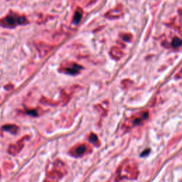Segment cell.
Here are the masks:
<instances>
[{"instance_id": "4", "label": "cell", "mask_w": 182, "mask_h": 182, "mask_svg": "<svg viewBox=\"0 0 182 182\" xmlns=\"http://www.w3.org/2000/svg\"><path fill=\"white\" fill-rule=\"evenodd\" d=\"M86 150H87V147L85 144H81V145H78L74 147L71 150V154L73 156H80L83 155L85 153Z\"/></svg>"}, {"instance_id": "9", "label": "cell", "mask_w": 182, "mask_h": 182, "mask_svg": "<svg viewBox=\"0 0 182 182\" xmlns=\"http://www.w3.org/2000/svg\"><path fill=\"white\" fill-rule=\"evenodd\" d=\"M90 140L92 142V143H95V142L98 141V138H97L95 134H91L90 136Z\"/></svg>"}, {"instance_id": "5", "label": "cell", "mask_w": 182, "mask_h": 182, "mask_svg": "<svg viewBox=\"0 0 182 182\" xmlns=\"http://www.w3.org/2000/svg\"><path fill=\"white\" fill-rule=\"evenodd\" d=\"M23 146V143L21 142V141H20L18 142V144H14V145H11L9 149V152L10 154H17V153L20 152Z\"/></svg>"}, {"instance_id": "1", "label": "cell", "mask_w": 182, "mask_h": 182, "mask_svg": "<svg viewBox=\"0 0 182 182\" xmlns=\"http://www.w3.org/2000/svg\"><path fill=\"white\" fill-rule=\"evenodd\" d=\"M27 20L24 17L14 12H10L0 20V24L7 28H14L19 25L25 24Z\"/></svg>"}, {"instance_id": "7", "label": "cell", "mask_w": 182, "mask_h": 182, "mask_svg": "<svg viewBox=\"0 0 182 182\" xmlns=\"http://www.w3.org/2000/svg\"><path fill=\"white\" fill-rule=\"evenodd\" d=\"M82 17V12L81 11H76V14L74 15V18H73V22L75 23H78L81 19Z\"/></svg>"}, {"instance_id": "2", "label": "cell", "mask_w": 182, "mask_h": 182, "mask_svg": "<svg viewBox=\"0 0 182 182\" xmlns=\"http://www.w3.org/2000/svg\"><path fill=\"white\" fill-rule=\"evenodd\" d=\"M147 116H148V114L145 113V112L139 113L137 116H132V117H131L129 120V124L132 127L139 125L141 123V122L143 121L144 120H145L147 118Z\"/></svg>"}, {"instance_id": "10", "label": "cell", "mask_w": 182, "mask_h": 182, "mask_svg": "<svg viewBox=\"0 0 182 182\" xmlns=\"http://www.w3.org/2000/svg\"><path fill=\"white\" fill-rule=\"evenodd\" d=\"M27 113L32 116H37L38 114L36 110H27Z\"/></svg>"}, {"instance_id": "6", "label": "cell", "mask_w": 182, "mask_h": 182, "mask_svg": "<svg viewBox=\"0 0 182 182\" xmlns=\"http://www.w3.org/2000/svg\"><path fill=\"white\" fill-rule=\"evenodd\" d=\"M2 130H5V131L9 132L14 134L19 131V128L14 125H4V126L2 127Z\"/></svg>"}, {"instance_id": "3", "label": "cell", "mask_w": 182, "mask_h": 182, "mask_svg": "<svg viewBox=\"0 0 182 182\" xmlns=\"http://www.w3.org/2000/svg\"><path fill=\"white\" fill-rule=\"evenodd\" d=\"M82 68V67L80 66L77 64H72V65H67L62 68V72L67 73L69 75H76L79 72V70Z\"/></svg>"}, {"instance_id": "8", "label": "cell", "mask_w": 182, "mask_h": 182, "mask_svg": "<svg viewBox=\"0 0 182 182\" xmlns=\"http://www.w3.org/2000/svg\"><path fill=\"white\" fill-rule=\"evenodd\" d=\"M181 44H182L181 39L177 38V37H176V38L174 39L173 41H172V46H173L174 47L177 48V47H179Z\"/></svg>"}]
</instances>
